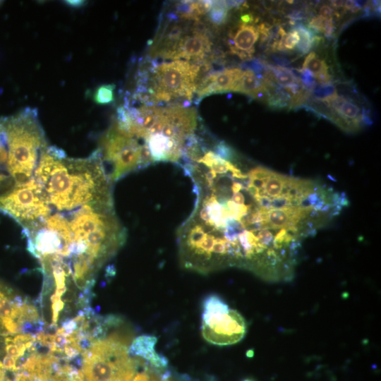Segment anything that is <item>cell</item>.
I'll use <instances>...</instances> for the list:
<instances>
[{"label":"cell","mask_w":381,"mask_h":381,"mask_svg":"<svg viewBox=\"0 0 381 381\" xmlns=\"http://www.w3.org/2000/svg\"><path fill=\"white\" fill-rule=\"evenodd\" d=\"M135 75V89L125 100L145 104L188 107L198 87L199 65L185 60L152 61Z\"/></svg>","instance_id":"6da1fadb"},{"label":"cell","mask_w":381,"mask_h":381,"mask_svg":"<svg viewBox=\"0 0 381 381\" xmlns=\"http://www.w3.org/2000/svg\"><path fill=\"white\" fill-rule=\"evenodd\" d=\"M0 136L6 147V169L16 186L33 179L41 153L48 146L36 109L26 107L0 118Z\"/></svg>","instance_id":"7a4b0ae2"},{"label":"cell","mask_w":381,"mask_h":381,"mask_svg":"<svg viewBox=\"0 0 381 381\" xmlns=\"http://www.w3.org/2000/svg\"><path fill=\"white\" fill-rule=\"evenodd\" d=\"M172 21L164 25L150 46V56L164 60H183L202 62L211 52L209 33L199 21L186 25Z\"/></svg>","instance_id":"3957f363"},{"label":"cell","mask_w":381,"mask_h":381,"mask_svg":"<svg viewBox=\"0 0 381 381\" xmlns=\"http://www.w3.org/2000/svg\"><path fill=\"white\" fill-rule=\"evenodd\" d=\"M97 150L112 183L148 167L138 142L113 123L101 138Z\"/></svg>","instance_id":"277c9868"},{"label":"cell","mask_w":381,"mask_h":381,"mask_svg":"<svg viewBox=\"0 0 381 381\" xmlns=\"http://www.w3.org/2000/svg\"><path fill=\"white\" fill-rule=\"evenodd\" d=\"M202 335L210 344L226 346L240 341L247 325L243 317L219 296H208L202 303Z\"/></svg>","instance_id":"5b68a950"},{"label":"cell","mask_w":381,"mask_h":381,"mask_svg":"<svg viewBox=\"0 0 381 381\" xmlns=\"http://www.w3.org/2000/svg\"><path fill=\"white\" fill-rule=\"evenodd\" d=\"M0 212L14 219L24 230L40 222L50 213L42 190L32 179L0 195Z\"/></svg>","instance_id":"8992f818"},{"label":"cell","mask_w":381,"mask_h":381,"mask_svg":"<svg viewBox=\"0 0 381 381\" xmlns=\"http://www.w3.org/2000/svg\"><path fill=\"white\" fill-rule=\"evenodd\" d=\"M323 103L330 109L327 114L330 119L346 131H356L364 125L371 123L364 110L351 99L337 95Z\"/></svg>","instance_id":"52a82bcc"},{"label":"cell","mask_w":381,"mask_h":381,"mask_svg":"<svg viewBox=\"0 0 381 381\" xmlns=\"http://www.w3.org/2000/svg\"><path fill=\"white\" fill-rule=\"evenodd\" d=\"M243 71L238 68H228L213 72L205 76L198 84L196 99L212 94L237 92Z\"/></svg>","instance_id":"ba28073f"},{"label":"cell","mask_w":381,"mask_h":381,"mask_svg":"<svg viewBox=\"0 0 381 381\" xmlns=\"http://www.w3.org/2000/svg\"><path fill=\"white\" fill-rule=\"evenodd\" d=\"M259 37L258 27L241 22L229 35L230 50L241 59L250 60L255 52L254 45Z\"/></svg>","instance_id":"9c48e42d"},{"label":"cell","mask_w":381,"mask_h":381,"mask_svg":"<svg viewBox=\"0 0 381 381\" xmlns=\"http://www.w3.org/2000/svg\"><path fill=\"white\" fill-rule=\"evenodd\" d=\"M313 209L301 207H287L267 209L265 214V229H284L296 226Z\"/></svg>","instance_id":"30bf717a"},{"label":"cell","mask_w":381,"mask_h":381,"mask_svg":"<svg viewBox=\"0 0 381 381\" xmlns=\"http://www.w3.org/2000/svg\"><path fill=\"white\" fill-rule=\"evenodd\" d=\"M213 1H183L176 7L174 14L178 18L188 21H199L210 11Z\"/></svg>","instance_id":"8fae6325"},{"label":"cell","mask_w":381,"mask_h":381,"mask_svg":"<svg viewBox=\"0 0 381 381\" xmlns=\"http://www.w3.org/2000/svg\"><path fill=\"white\" fill-rule=\"evenodd\" d=\"M253 71L247 68L243 71L238 92L248 95L252 97H259L267 92L262 80Z\"/></svg>","instance_id":"7c38bea8"},{"label":"cell","mask_w":381,"mask_h":381,"mask_svg":"<svg viewBox=\"0 0 381 381\" xmlns=\"http://www.w3.org/2000/svg\"><path fill=\"white\" fill-rule=\"evenodd\" d=\"M269 68L277 83L286 89L287 92L294 91L302 87L299 78L287 68L269 66Z\"/></svg>","instance_id":"4fadbf2b"},{"label":"cell","mask_w":381,"mask_h":381,"mask_svg":"<svg viewBox=\"0 0 381 381\" xmlns=\"http://www.w3.org/2000/svg\"><path fill=\"white\" fill-rule=\"evenodd\" d=\"M287 177L272 171L262 188L265 196L270 199L281 196Z\"/></svg>","instance_id":"5bb4252c"},{"label":"cell","mask_w":381,"mask_h":381,"mask_svg":"<svg viewBox=\"0 0 381 381\" xmlns=\"http://www.w3.org/2000/svg\"><path fill=\"white\" fill-rule=\"evenodd\" d=\"M228 1H213L208 12V18L214 25H220L226 20L228 11L230 8Z\"/></svg>","instance_id":"9a60e30c"},{"label":"cell","mask_w":381,"mask_h":381,"mask_svg":"<svg viewBox=\"0 0 381 381\" xmlns=\"http://www.w3.org/2000/svg\"><path fill=\"white\" fill-rule=\"evenodd\" d=\"M299 36L297 48L302 54L308 53L316 42H319L320 37L314 36L313 33L303 25H298L295 29Z\"/></svg>","instance_id":"2e32d148"},{"label":"cell","mask_w":381,"mask_h":381,"mask_svg":"<svg viewBox=\"0 0 381 381\" xmlns=\"http://www.w3.org/2000/svg\"><path fill=\"white\" fill-rule=\"evenodd\" d=\"M302 69L310 72L313 77L321 73H328V66L324 60H321L318 55L312 52L305 58Z\"/></svg>","instance_id":"e0dca14e"},{"label":"cell","mask_w":381,"mask_h":381,"mask_svg":"<svg viewBox=\"0 0 381 381\" xmlns=\"http://www.w3.org/2000/svg\"><path fill=\"white\" fill-rule=\"evenodd\" d=\"M114 84H103L97 87L92 96L95 103L100 105L109 104L115 99Z\"/></svg>","instance_id":"ac0fdd59"},{"label":"cell","mask_w":381,"mask_h":381,"mask_svg":"<svg viewBox=\"0 0 381 381\" xmlns=\"http://www.w3.org/2000/svg\"><path fill=\"white\" fill-rule=\"evenodd\" d=\"M309 27L322 32L327 37H330L334 32L333 20L326 19L320 16L313 18L309 23Z\"/></svg>","instance_id":"d6986e66"},{"label":"cell","mask_w":381,"mask_h":381,"mask_svg":"<svg viewBox=\"0 0 381 381\" xmlns=\"http://www.w3.org/2000/svg\"><path fill=\"white\" fill-rule=\"evenodd\" d=\"M312 95L318 101L325 102L338 95L332 84L320 85L312 89Z\"/></svg>","instance_id":"ffe728a7"},{"label":"cell","mask_w":381,"mask_h":381,"mask_svg":"<svg viewBox=\"0 0 381 381\" xmlns=\"http://www.w3.org/2000/svg\"><path fill=\"white\" fill-rule=\"evenodd\" d=\"M299 79L304 87L313 89L316 85V81L313 74L306 69L299 71Z\"/></svg>","instance_id":"44dd1931"},{"label":"cell","mask_w":381,"mask_h":381,"mask_svg":"<svg viewBox=\"0 0 381 381\" xmlns=\"http://www.w3.org/2000/svg\"><path fill=\"white\" fill-rule=\"evenodd\" d=\"M52 310H53V323H56L57 321L59 311L64 307V303L61 301L60 296L56 294H54L52 297Z\"/></svg>","instance_id":"7402d4cb"},{"label":"cell","mask_w":381,"mask_h":381,"mask_svg":"<svg viewBox=\"0 0 381 381\" xmlns=\"http://www.w3.org/2000/svg\"><path fill=\"white\" fill-rule=\"evenodd\" d=\"M334 13H335L332 7L327 5H324L320 8L319 16L326 19H332Z\"/></svg>","instance_id":"603a6c76"},{"label":"cell","mask_w":381,"mask_h":381,"mask_svg":"<svg viewBox=\"0 0 381 381\" xmlns=\"http://www.w3.org/2000/svg\"><path fill=\"white\" fill-rule=\"evenodd\" d=\"M64 2L66 5L74 8H81L87 3V1L81 0H68Z\"/></svg>","instance_id":"cb8c5ba5"},{"label":"cell","mask_w":381,"mask_h":381,"mask_svg":"<svg viewBox=\"0 0 381 381\" xmlns=\"http://www.w3.org/2000/svg\"><path fill=\"white\" fill-rule=\"evenodd\" d=\"M243 381H253V380H250V379H246V380H244Z\"/></svg>","instance_id":"d4e9b609"}]
</instances>
